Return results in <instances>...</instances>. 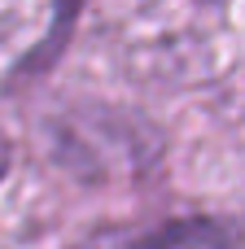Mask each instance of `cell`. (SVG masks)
<instances>
[{
	"label": "cell",
	"instance_id": "1",
	"mask_svg": "<svg viewBox=\"0 0 245 249\" xmlns=\"http://www.w3.org/2000/svg\"><path fill=\"white\" fill-rule=\"evenodd\" d=\"M132 249H241L232 241L228 228L210 223V219H184V223H171L145 241H136Z\"/></svg>",
	"mask_w": 245,
	"mask_h": 249
}]
</instances>
